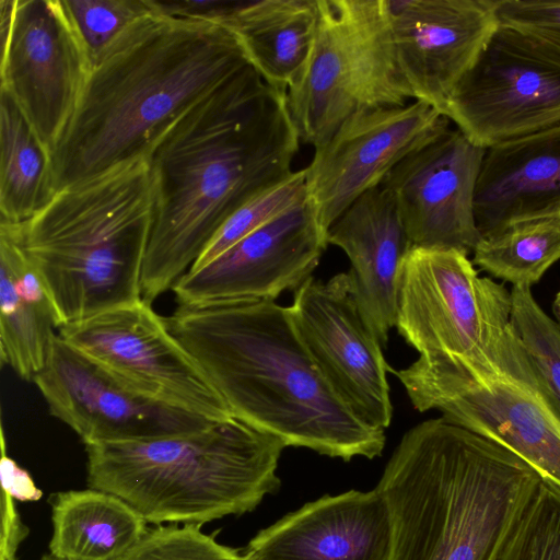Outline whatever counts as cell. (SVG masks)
Returning a JSON list of instances; mask_svg holds the SVG:
<instances>
[{
  "instance_id": "52a82bcc",
  "label": "cell",
  "mask_w": 560,
  "mask_h": 560,
  "mask_svg": "<svg viewBox=\"0 0 560 560\" xmlns=\"http://www.w3.org/2000/svg\"><path fill=\"white\" fill-rule=\"evenodd\" d=\"M389 371L413 407L506 447L560 489V405L510 324L476 359Z\"/></svg>"
},
{
  "instance_id": "d6a6232c",
  "label": "cell",
  "mask_w": 560,
  "mask_h": 560,
  "mask_svg": "<svg viewBox=\"0 0 560 560\" xmlns=\"http://www.w3.org/2000/svg\"><path fill=\"white\" fill-rule=\"evenodd\" d=\"M0 467L3 493L8 494L13 500L23 502L37 501L40 499L42 491L35 486L28 472L5 455L3 435Z\"/></svg>"
},
{
  "instance_id": "cb8c5ba5",
  "label": "cell",
  "mask_w": 560,
  "mask_h": 560,
  "mask_svg": "<svg viewBox=\"0 0 560 560\" xmlns=\"http://www.w3.org/2000/svg\"><path fill=\"white\" fill-rule=\"evenodd\" d=\"M51 522L49 553L61 560H119L148 529L128 503L91 488L56 493Z\"/></svg>"
},
{
  "instance_id": "f546056e",
  "label": "cell",
  "mask_w": 560,
  "mask_h": 560,
  "mask_svg": "<svg viewBox=\"0 0 560 560\" xmlns=\"http://www.w3.org/2000/svg\"><path fill=\"white\" fill-rule=\"evenodd\" d=\"M119 560H242V555L201 532L200 525L171 524L148 528Z\"/></svg>"
},
{
  "instance_id": "7a4b0ae2",
  "label": "cell",
  "mask_w": 560,
  "mask_h": 560,
  "mask_svg": "<svg viewBox=\"0 0 560 560\" xmlns=\"http://www.w3.org/2000/svg\"><path fill=\"white\" fill-rule=\"evenodd\" d=\"M249 65L223 23L154 11L138 19L93 62L52 155L56 190L147 158L188 109Z\"/></svg>"
},
{
  "instance_id": "e575fe53",
  "label": "cell",
  "mask_w": 560,
  "mask_h": 560,
  "mask_svg": "<svg viewBox=\"0 0 560 560\" xmlns=\"http://www.w3.org/2000/svg\"><path fill=\"white\" fill-rule=\"evenodd\" d=\"M553 314L556 316L557 323L560 325V291L557 293L553 302Z\"/></svg>"
},
{
  "instance_id": "4316f807",
  "label": "cell",
  "mask_w": 560,
  "mask_h": 560,
  "mask_svg": "<svg viewBox=\"0 0 560 560\" xmlns=\"http://www.w3.org/2000/svg\"><path fill=\"white\" fill-rule=\"evenodd\" d=\"M489 560H560V489L541 480L521 520Z\"/></svg>"
},
{
  "instance_id": "484cf974",
  "label": "cell",
  "mask_w": 560,
  "mask_h": 560,
  "mask_svg": "<svg viewBox=\"0 0 560 560\" xmlns=\"http://www.w3.org/2000/svg\"><path fill=\"white\" fill-rule=\"evenodd\" d=\"M472 264L513 287L536 284L560 260V217L516 222L483 236Z\"/></svg>"
},
{
  "instance_id": "2e32d148",
  "label": "cell",
  "mask_w": 560,
  "mask_h": 560,
  "mask_svg": "<svg viewBox=\"0 0 560 560\" xmlns=\"http://www.w3.org/2000/svg\"><path fill=\"white\" fill-rule=\"evenodd\" d=\"M486 149L460 130L409 153L385 177L412 246L474 252L481 238L475 194Z\"/></svg>"
},
{
  "instance_id": "83f0119b",
  "label": "cell",
  "mask_w": 560,
  "mask_h": 560,
  "mask_svg": "<svg viewBox=\"0 0 560 560\" xmlns=\"http://www.w3.org/2000/svg\"><path fill=\"white\" fill-rule=\"evenodd\" d=\"M307 200L306 171H294L242 206L221 226L189 270H196L266 223Z\"/></svg>"
},
{
  "instance_id": "8992f818",
  "label": "cell",
  "mask_w": 560,
  "mask_h": 560,
  "mask_svg": "<svg viewBox=\"0 0 560 560\" xmlns=\"http://www.w3.org/2000/svg\"><path fill=\"white\" fill-rule=\"evenodd\" d=\"M285 445L232 417L153 440L85 445L88 486L149 524L202 525L254 510L280 486Z\"/></svg>"
},
{
  "instance_id": "e0dca14e",
  "label": "cell",
  "mask_w": 560,
  "mask_h": 560,
  "mask_svg": "<svg viewBox=\"0 0 560 560\" xmlns=\"http://www.w3.org/2000/svg\"><path fill=\"white\" fill-rule=\"evenodd\" d=\"M306 200L252 232L213 260L184 273L172 290L178 304L275 301L311 277L327 247Z\"/></svg>"
},
{
  "instance_id": "836d02e7",
  "label": "cell",
  "mask_w": 560,
  "mask_h": 560,
  "mask_svg": "<svg viewBox=\"0 0 560 560\" xmlns=\"http://www.w3.org/2000/svg\"><path fill=\"white\" fill-rule=\"evenodd\" d=\"M12 500L2 492L1 559H15L16 549L27 535Z\"/></svg>"
},
{
  "instance_id": "9a60e30c",
  "label": "cell",
  "mask_w": 560,
  "mask_h": 560,
  "mask_svg": "<svg viewBox=\"0 0 560 560\" xmlns=\"http://www.w3.org/2000/svg\"><path fill=\"white\" fill-rule=\"evenodd\" d=\"M48 410L85 445L153 440L217 422L149 399L56 336L34 377Z\"/></svg>"
},
{
  "instance_id": "3957f363",
  "label": "cell",
  "mask_w": 560,
  "mask_h": 560,
  "mask_svg": "<svg viewBox=\"0 0 560 560\" xmlns=\"http://www.w3.org/2000/svg\"><path fill=\"white\" fill-rule=\"evenodd\" d=\"M165 320L236 419L285 447L343 460L382 454L385 430L360 419L338 395L289 306L268 300L178 304Z\"/></svg>"
},
{
  "instance_id": "30bf717a",
  "label": "cell",
  "mask_w": 560,
  "mask_h": 560,
  "mask_svg": "<svg viewBox=\"0 0 560 560\" xmlns=\"http://www.w3.org/2000/svg\"><path fill=\"white\" fill-rule=\"evenodd\" d=\"M444 116L486 150L560 125V56L498 23Z\"/></svg>"
},
{
  "instance_id": "d590c367",
  "label": "cell",
  "mask_w": 560,
  "mask_h": 560,
  "mask_svg": "<svg viewBox=\"0 0 560 560\" xmlns=\"http://www.w3.org/2000/svg\"><path fill=\"white\" fill-rule=\"evenodd\" d=\"M242 560H256V559L248 558V557H246V556L242 555Z\"/></svg>"
},
{
  "instance_id": "d4e9b609",
  "label": "cell",
  "mask_w": 560,
  "mask_h": 560,
  "mask_svg": "<svg viewBox=\"0 0 560 560\" xmlns=\"http://www.w3.org/2000/svg\"><path fill=\"white\" fill-rule=\"evenodd\" d=\"M0 91V223L21 224L57 192L52 158L12 96Z\"/></svg>"
},
{
  "instance_id": "7c38bea8",
  "label": "cell",
  "mask_w": 560,
  "mask_h": 560,
  "mask_svg": "<svg viewBox=\"0 0 560 560\" xmlns=\"http://www.w3.org/2000/svg\"><path fill=\"white\" fill-rule=\"evenodd\" d=\"M92 66L63 0H16L10 36L1 45L0 90L12 96L51 158Z\"/></svg>"
},
{
  "instance_id": "ba28073f",
  "label": "cell",
  "mask_w": 560,
  "mask_h": 560,
  "mask_svg": "<svg viewBox=\"0 0 560 560\" xmlns=\"http://www.w3.org/2000/svg\"><path fill=\"white\" fill-rule=\"evenodd\" d=\"M313 46L285 91L300 141L325 143L352 115L413 100L396 60L386 0H317Z\"/></svg>"
},
{
  "instance_id": "f1b7e54d",
  "label": "cell",
  "mask_w": 560,
  "mask_h": 560,
  "mask_svg": "<svg viewBox=\"0 0 560 560\" xmlns=\"http://www.w3.org/2000/svg\"><path fill=\"white\" fill-rule=\"evenodd\" d=\"M511 300L512 328L560 405V325L539 306L532 288L513 287Z\"/></svg>"
},
{
  "instance_id": "4dcf8cb0",
  "label": "cell",
  "mask_w": 560,
  "mask_h": 560,
  "mask_svg": "<svg viewBox=\"0 0 560 560\" xmlns=\"http://www.w3.org/2000/svg\"><path fill=\"white\" fill-rule=\"evenodd\" d=\"M92 63L128 26L151 13L150 0H63Z\"/></svg>"
},
{
  "instance_id": "ffe728a7",
  "label": "cell",
  "mask_w": 560,
  "mask_h": 560,
  "mask_svg": "<svg viewBox=\"0 0 560 560\" xmlns=\"http://www.w3.org/2000/svg\"><path fill=\"white\" fill-rule=\"evenodd\" d=\"M326 240L348 256L352 293L385 347L396 326L401 264L412 247L390 192L381 185L363 194L329 226Z\"/></svg>"
},
{
  "instance_id": "6da1fadb",
  "label": "cell",
  "mask_w": 560,
  "mask_h": 560,
  "mask_svg": "<svg viewBox=\"0 0 560 560\" xmlns=\"http://www.w3.org/2000/svg\"><path fill=\"white\" fill-rule=\"evenodd\" d=\"M300 138L285 91L247 66L188 109L147 155L154 213L142 270V300L172 289L221 226L279 184Z\"/></svg>"
},
{
  "instance_id": "ac0fdd59",
  "label": "cell",
  "mask_w": 560,
  "mask_h": 560,
  "mask_svg": "<svg viewBox=\"0 0 560 560\" xmlns=\"http://www.w3.org/2000/svg\"><path fill=\"white\" fill-rule=\"evenodd\" d=\"M395 56L415 101L442 115L498 26L494 0H386Z\"/></svg>"
},
{
  "instance_id": "5b68a950",
  "label": "cell",
  "mask_w": 560,
  "mask_h": 560,
  "mask_svg": "<svg viewBox=\"0 0 560 560\" xmlns=\"http://www.w3.org/2000/svg\"><path fill=\"white\" fill-rule=\"evenodd\" d=\"M153 213L151 168L140 158L58 190L32 219L12 224L60 327L142 300Z\"/></svg>"
},
{
  "instance_id": "44dd1931",
  "label": "cell",
  "mask_w": 560,
  "mask_h": 560,
  "mask_svg": "<svg viewBox=\"0 0 560 560\" xmlns=\"http://www.w3.org/2000/svg\"><path fill=\"white\" fill-rule=\"evenodd\" d=\"M475 215L481 237L516 222L560 217V125L486 151Z\"/></svg>"
},
{
  "instance_id": "8fae6325",
  "label": "cell",
  "mask_w": 560,
  "mask_h": 560,
  "mask_svg": "<svg viewBox=\"0 0 560 560\" xmlns=\"http://www.w3.org/2000/svg\"><path fill=\"white\" fill-rule=\"evenodd\" d=\"M57 334L139 395L211 421L233 417L165 318L143 300L63 325Z\"/></svg>"
},
{
  "instance_id": "d6986e66",
  "label": "cell",
  "mask_w": 560,
  "mask_h": 560,
  "mask_svg": "<svg viewBox=\"0 0 560 560\" xmlns=\"http://www.w3.org/2000/svg\"><path fill=\"white\" fill-rule=\"evenodd\" d=\"M385 503L374 488L324 495L261 529L244 556L256 560H386Z\"/></svg>"
},
{
  "instance_id": "7402d4cb",
  "label": "cell",
  "mask_w": 560,
  "mask_h": 560,
  "mask_svg": "<svg viewBox=\"0 0 560 560\" xmlns=\"http://www.w3.org/2000/svg\"><path fill=\"white\" fill-rule=\"evenodd\" d=\"M60 328L55 305L12 224L0 223V354L21 378L46 364Z\"/></svg>"
},
{
  "instance_id": "9c48e42d",
  "label": "cell",
  "mask_w": 560,
  "mask_h": 560,
  "mask_svg": "<svg viewBox=\"0 0 560 560\" xmlns=\"http://www.w3.org/2000/svg\"><path fill=\"white\" fill-rule=\"evenodd\" d=\"M502 284L457 250L412 246L401 264L396 326L427 362L472 360L511 324Z\"/></svg>"
},
{
  "instance_id": "277c9868",
  "label": "cell",
  "mask_w": 560,
  "mask_h": 560,
  "mask_svg": "<svg viewBox=\"0 0 560 560\" xmlns=\"http://www.w3.org/2000/svg\"><path fill=\"white\" fill-rule=\"evenodd\" d=\"M541 481L520 456L445 417L405 433L375 487L386 560H489Z\"/></svg>"
},
{
  "instance_id": "603a6c76",
  "label": "cell",
  "mask_w": 560,
  "mask_h": 560,
  "mask_svg": "<svg viewBox=\"0 0 560 560\" xmlns=\"http://www.w3.org/2000/svg\"><path fill=\"white\" fill-rule=\"evenodd\" d=\"M318 18L317 0L238 1L221 22L261 78L287 91L304 68Z\"/></svg>"
},
{
  "instance_id": "5bb4252c",
  "label": "cell",
  "mask_w": 560,
  "mask_h": 560,
  "mask_svg": "<svg viewBox=\"0 0 560 560\" xmlns=\"http://www.w3.org/2000/svg\"><path fill=\"white\" fill-rule=\"evenodd\" d=\"M289 310L304 345L343 401L370 425L388 428L389 366L352 293L348 272L326 282L311 276L294 291Z\"/></svg>"
},
{
  "instance_id": "1f68e13d",
  "label": "cell",
  "mask_w": 560,
  "mask_h": 560,
  "mask_svg": "<svg viewBox=\"0 0 560 560\" xmlns=\"http://www.w3.org/2000/svg\"><path fill=\"white\" fill-rule=\"evenodd\" d=\"M498 23L526 33L560 56V0H494Z\"/></svg>"
},
{
  "instance_id": "4fadbf2b",
  "label": "cell",
  "mask_w": 560,
  "mask_h": 560,
  "mask_svg": "<svg viewBox=\"0 0 560 560\" xmlns=\"http://www.w3.org/2000/svg\"><path fill=\"white\" fill-rule=\"evenodd\" d=\"M448 122L420 101L360 112L343 121L314 148L305 168L307 200L323 231L327 234L359 197L381 186L402 159L446 131Z\"/></svg>"
}]
</instances>
